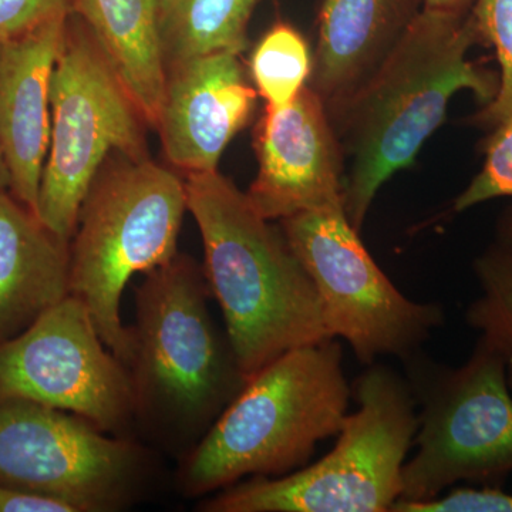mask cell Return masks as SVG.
I'll return each instance as SVG.
<instances>
[{
    "label": "cell",
    "mask_w": 512,
    "mask_h": 512,
    "mask_svg": "<svg viewBox=\"0 0 512 512\" xmlns=\"http://www.w3.org/2000/svg\"><path fill=\"white\" fill-rule=\"evenodd\" d=\"M481 42L471 10L423 9L375 72L326 109L345 154L343 204L356 231L382 185L413 164L446 120L454 94L470 90L481 107L497 96L500 74L468 59Z\"/></svg>",
    "instance_id": "cell-1"
},
{
    "label": "cell",
    "mask_w": 512,
    "mask_h": 512,
    "mask_svg": "<svg viewBox=\"0 0 512 512\" xmlns=\"http://www.w3.org/2000/svg\"><path fill=\"white\" fill-rule=\"evenodd\" d=\"M202 265L180 254L143 275L127 326L134 434L175 461L197 446L245 389L227 332L211 315Z\"/></svg>",
    "instance_id": "cell-2"
},
{
    "label": "cell",
    "mask_w": 512,
    "mask_h": 512,
    "mask_svg": "<svg viewBox=\"0 0 512 512\" xmlns=\"http://www.w3.org/2000/svg\"><path fill=\"white\" fill-rule=\"evenodd\" d=\"M184 180L204 248L202 271L245 376L330 339L316 286L281 225L262 217L218 170Z\"/></svg>",
    "instance_id": "cell-3"
},
{
    "label": "cell",
    "mask_w": 512,
    "mask_h": 512,
    "mask_svg": "<svg viewBox=\"0 0 512 512\" xmlns=\"http://www.w3.org/2000/svg\"><path fill=\"white\" fill-rule=\"evenodd\" d=\"M352 387L338 340L289 350L249 379L214 426L177 461L184 498H205L249 477L305 467L319 441L338 436Z\"/></svg>",
    "instance_id": "cell-4"
},
{
    "label": "cell",
    "mask_w": 512,
    "mask_h": 512,
    "mask_svg": "<svg viewBox=\"0 0 512 512\" xmlns=\"http://www.w3.org/2000/svg\"><path fill=\"white\" fill-rule=\"evenodd\" d=\"M335 447L318 463L282 477H249L208 495L201 512H390L419 419L412 387L384 365L367 366L352 387Z\"/></svg>",
    "instance_id": "cell-5"
},
{
    "label": "cell",
    "mask_w": 512,
    "mask_h": 512,
    "mask_svg": "<svg viewBox=\"0 0 512 512\" xmlns=\"http://www.w3.org/2000/svg\"><path fill=\"white\" fill-rule=\"evenodd\" d=\"M188 211L181 175L151 158L113 154L94 178L70 239V295L86 306L121 362L127 326L121 298L134 275L173 261Z\"/></svg>",
    "instance_id": "cell-6"
},
{
    "label": "cell",
    "mask_w": 512,
    "mask_h": 512,
    "mask_svg": "<svg viewBox=\"0 0 512 512\" xmlns=\"http://www.w3.org/2000/svg\"><path fill=\"white\" fill-rule=\"evenodd\" d=\"M404 365L421 410L397 501L434 500L460 481L503 483L512 471V394L501 356L480 336L463 366L439 365L421 352Z\"/></svg>",
    "instance_id": "cell-7"
},
{
    "label": "cell",
    "mask_w": 512,
    "mask_h": 512,
    "mask_svg": "<svg viewBox=\"0 0 512 512\" xmlns=\"http://www.w3.org/2000/svg\"><path fill=\"white\" fill-rule=\"evenodd\" d=\"M52 130L36 214L70 242L87 192L113 154L146 160V120L92 33L70 12L53 70Z\"/></svg>",
    "instance_id": "cell-8"
},
{
    "label": "cell",
    "mask_w": 512,
    "mask_h": 512,
    "mask_svg": "<svg viewBox=\"0 0 512 512\" xmlns=\"http://www.w3.org/2000/svg\"><path fill=\"white\" fill-rule=\"evenodd\" d=\"M161 454L137 437L29 400H0V483L50 495L76 512H120L146 500Z\"/></svg>",
    "instance_id": "cell-9"
},
{
    "label": "cell",
    "mask_w": 512,
    "mask_h": 512,
    "mask_svg": "<svg viewBox=\"0 0 512 512\" xmlns=\"http://www.w3.org/2000/svg\"><path fill=\"white\" fill-rule=\"evenodd\" d=\"M278 224L316 286L329 338L345 339L362 365L380 356L406 362L443 326V306L410 301L383 274L345 207L302 212Z\"/></svg>",
    "instance_id": "cell-10"
},
{
    "label": "cell",
    "mask_w": 512,
    "mask_h": 512,
    "mask_svg": "<svg viewBox=\"0 0 512 512\" xmlns=\"http://www.w3.org/2000/svg\"><path fill=\"white\" fill-rule=\"evenodd\" d=\"M8 399L55 407L113 436L136 437L126 366L72 295L0 345V400Z\"/></svg>",
    "instance_id": "cell-11"
},
{
    "label": "cell",
    "mask_w": 512,
    "mask_h": 512,
    "mask_svg": "<svg viewBox=\"0 0 512 512\" xmlns=\"http://www.w3.org/2000/svg\"><path fill=\"white\" fill-rule=\"evenodd\" d=\"M254 150L258 174L245 194L266 220L345 207V154L309 84L292 103L265 107L254 127Z\"/></svg>",
    "instance_id": "cell-12"
},
{
    "label": "cell",
    "mask_w": 512,
    "mask_h": 512,
    "mask_svg": "<svg viewBox=\"0 0 512 512\" xmlns=\"http://www.w3.org/2000/svg\"><path fill=\"white\" fill-rule=\"evenodd\" d=\"M245 72L241 55L229 52L167 67L156 130L173 167L185 175L218 170L225 148L255 113L258 93Z\"/></svg>",
    "instance_id": "cell-13"
},
{
    "label": "cell",
    "mask_w": 512,
    "mask_h": 512,
    "mask_svg": "<svg viewBox=\"0 0 512 512\" xmlns=\"http://www.w3.org/2000/svg\"><path fill=\"white\" fill-rule=\"evenodd\" d=\"M69 15L0 42V143L9 191L35 212L52 130L53 70Z\"/></svg>",
    "instance_id": "cell-14"
},
{
    "label": "cell",
    "mask_w": 512,
    "mask_h": 512,
    "mask_svg": "<svg viewBox=\"0 0 512 512\" xmlns=\"http://www.w3.org/2000/svg\"><path fill=\"white\" fill-rule=\"evenodd\" d=\"M423 9L424 0H322L308 84L326 109L375 72Z\"/></svg>",
    "instance_id": "cell-15"
},
{
    "label": "cell",
    "mask_w": 512,
    "mask_h": 512,
    "mask_svg": "<svg viewBox=\"0 0 512 512\" xmlns=\"http://www.w3.org/2000/svg\"><path fill=\"white\" fill-rule=\"evenodd\" d=\"M70 295V242L0 191V345Z\"/></svg>",
    "instance_id": "cell-16"
},
{
    "label": "cell",
    "mask_w": 512,
    "mask_h": 512,
    "mask_svg": "<svg viewBox=\"0 0 512 512\" xmlns=\"http://www.w3.org/2000/svg\"><path fill=\"white\" fill-rule=\"evenodd\" d=\"M72 12L92 33L148 126L156 128L167 83L160 0H73Z\"/></svg>",
    "instance_id": "cell-17"
},
{
    "label": "cell",
    "mask_w": 512,
    "mask_h": 512,
    "mask_svg": "<svg viewBox=\"0 0 512 512\" xmlns=\"http://www.w3.org/2000/svg\"><path fill=\"white\" fill-rule=\"evenodd\" d=\"M262 0H160L165 64L248 47L249 20Z\"/></svg>",
    "instance_id": "cell-18"
},
{
    "label": "cell",
    "mask_w": 512,
    "mask_h": 512,
    "mask_svg": "<svg viewBox=\"0 0 512 512\" xmlns=\"http://www.w3.org/2000/svg\"><path fill=\"white\" fill-rule=\"evenodd\" d=\"M481 295L470 303L466 320L501 356L512 394V244L497 239L474 261Z\"/></svg>",
    "instance_id": "cell-19"
},
{
    "label": "cell",
    "mask_w": 512,
    "mask_h": 512,
    "mask_svg": "<svg viewBox=\"0 0 512 512\" xmlns=\"http://www.w3.org/2000/svg\"><path fill=\"white\" fill-rule=\"evenodd\" d=\"M313 55L298 29L281 22L261 37L249 60V77L266 107H284L292 103L308 86Z\"/></svg>",
    "instance_id": "cell-20"
},
{
    "label": "cell",
    "mask_w": 512,
    "mask_h": 512,
    "mask_svg": "<svg viewBox=\"0 0 512 512\" xmlns=\"http://www.w3.org/2000/svg\"><path fill=\"white\" fill-rule=\"evenodd\" d=\"M471 12L481 40L493 47L500 66L497 96L474 114L473 123L494 130L512 117V0H476Z\"/></svg>",
    "instance_id": "cell-21"
},
{
    "label": "cell",
    "mask_w": 512,
    "mask_h": 512,
    "mask_svg": "<svg viewBox=\"0 0 512 512\" xmlns=\"http://www.w3.org/2000/svg\"><path fill=\"white\" fill-rule=\"evenodd\" d=\"M484 154L480 173L458 195L454 211L463 212L485 201L512 197V117L491 130Z\"/></svg>",
    "instance_id": "cell-22"
},
{
    "label": "cell",
    "mask_w": 512,
    "mask_h": 512,
    "mask_svg": "<svg viewBox=\"0 0 512 512\" xmlns=\"http://www.w3.org/2000/svg\"><path fill=\"white\" fill-rule=\"evenodd\" d=\"M390 512H512V494L498 487L454 488L424 503L396 501Z\"/></svg>",
    "instance_id": "cell-23"
},
{
    "label": "cell",
    "mask_w": 512,
    "mask_h": 512,
    "mask_svg": "<svg viewBox=\"0 0 512 512\" xmlns=\"http://www.w3.org/2000/svg\"><path fill=\"white\" fill-rule=\"evenodd\" d=\"M73 0H0V42L72 12Z\"/></svg>",
    "instance_id": "cell-24"
},
{
    "label": "cell",
    "mask_w": 512,
    "mask_h": 512,
    "mask_svg": "<svg viewBox=\"0 0 512 512\" xmlns=\"http://www.w3.org/2000/svg\"><path fill=\"white\" fill-rule=\"evenodd\" d=\"M0 512H76V510L59 498L0 483Z\"/></svg>",
    "instance_id": "cell-25"
},
{
    "label": "cell",
    "mask_w": 512,
    "mask_h": 512,
    "mask_svg": "<svg viewBox=\"0 0 512 512\" xmlns=\"http://www.w3.org/2000/svg\"><path fill=\"white\" fill-rule=\"evenodd\" d=\"M476 0H424V9L436 12L468 13Z\"/></svg>",
    "instance_id": "cell-26"
},
{
    "label": "cell",
    "mask_w": 512,
    "mask_h": 512,
    "mask_svg": "<svg viewBox=\"0 0 512 512\" xmlns=\"http://www.w3.org/2000/svg\"><path fill=\"white\" fill-rule=\"evenodd\" d=\"M497 229L498 239H503V241L512 244V207H508L498 218Z\"/></svg>",
    "instance_id": "cell-27"
},
{
    "label": "cell",
    "mask_w": 512,
    "mask_h": 512,
    "mask_svg": "<svg viewBox=\"0 0 512 512\" xmlns=\"http://www.w3.org/2000/svg\"><path fill=\"white\" fill-rule=\"evenodd\" d=\"M5 190H10V173L2 143H0V191Z\"/></svg>",
    "instance_id": "cell-28"
}]
</instances>
